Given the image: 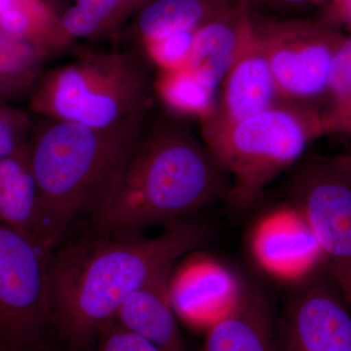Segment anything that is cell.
Instances as JSON below:
<instances>
[{
    "mask_svg": "<svg viewBox=\"0 0 351 351\" xmlns=\"http://www.w3.org/2000/svg\"><path fill=\"white\" fill-rule=\"evenodd\" d=\"M209 226L182 219L157 237L101 233L58 245L48 258L52 329L69 351H88L124 300L209 241Z\"/></svg>",
    "mask_w": 351,
    "mask_h": 351,
    "instance_id": "obj_1",
    "label": "cell"
},
{
    "mask_svg": "<svg viewBox=\"0 0 351 351\" xmlns=\"http://www.w3.org/2000/svg\"><path fill=\"white\" fill-rule=\"evenodd\" d=\"M230 186L201 137L163 122L147 128L90 217L97 232H141L228 201Z\"/></svg>",
    "mask_w": 351,
    "mask_h": 351,
    "instance_id": "obj_2",
    "label": "cell"
},
{
    "mask_svg": "<svg viewBox=\"0 0 351 351\" xmlns=\"http://www.w3.org/2000/svg\"><path fill=\"white\" fill-rule=\"evenodd\" d=\"M41 119L27 154L40 198L43 250L50 255L75 219L103 199L147 130V117L105 128Z\"/></svg>",
    "mask_w": 351,
    "mask_h": 351,
    "instance_id": "obj_3",
    "label": "cell"
},
{
    "mask_svg": "<svg viewBox=\"0 0 351 351\" xmlns=\"http://www.w3.org/2000/svg\"><path fill=\"white\" fill-rule=\"evenodd\" d=\"M200 137L230 180L226 202L239 210L258 202L265 188L325 135L323 112L282 101L239 121L208 119Z\"/></svg>",
    "mask_w": 351,
    "mask_h": 351,
    "instance_id": "obj_4",
    "label": "cell"
},
{
    "mask_svg": "<svg viewBox=\"0 0 351 351\" xmlns=\"http://www.w3.org/2000/svg\"><path fill=\"white\" fill-rule=\"evenodd\" d=\"M152 82L130 51L78 50L69 63L44 71L29 108L45 119L105 128L147 117Z\"/></svg>",
    "mask_w": 351,
    "mask_h": 351,
    "instance_id": "obj_5",
    "label": "cell"
},
{
    "mask_svg": "<svg viewBox=\"0 0 351 351\" xmlns=\"http://www.w3.org/2000/svg\"><path fill=\"white\" fill-rule=\"evenodd\" d=\"M289 203L304 215L324 265L351 309V175L343 156L306 154L292 169Z\"/></svg>",
    "mask_w": 351,
    "mask_h": 351,
    "instance_id": "obj_6",
    "label": "cell"
},
{
    "mask_svg": "<svg viewBox=\"0 0 351 351\" xmlns=\"http://www.w3.org/2000/svg\"><path fill=\"white\" fill-rule=\"evenodd\" d=\"M48 258L0 223V351H43L52 330Z\"/></svg>",
    "mask_w": 351,
    "mask_h": 351,
    "instance_id": "obj_7",
    "label": "cell"
},
{
    "mask_svg": "<svg viewBox=\"0 0 351 351\" xmlns=\"http://www.w3.org/2000/svg\"><path fill=\"white\" fill-rule=\"evenodd\" d=\"M254 29L284 101L307 107L326 97L330 66L343 36L336 27L288 18L254 19Z\"/></svg>",
    "mask_w": 351,
    "mask_h": 351,
    "instance_id": "obj_8",
    "label": "cell"
},
{
    "mask_svg": "<svg viewBox=\"0 0 351 351\" xmlns=\"http://www.w3.org/2000/svg\"><path fill=\"white\" fill-rule=\"evenodd\" d=\"M297 286L283 319L291 348L351 351V309L325 265Z\"/></svg>",
    "mask_w": 351,
    "mask_h": 351,
    "instance_id": "obj_9",
    "label": "cell"
},
{
    "mask_svg": "<svg viewBox=\"0 0 351 351\" xmlns=\"http://www.w3.org/2000/svg\"><path fill=\"white\" fill-rule=\"evenodd\" d=\"M249 244L258 267L280 282L298 285L324 265L311 226L289 202L258 219Z\"/></svg>",
    "mask_w": 351,
    "mask_h": 351,
    "instance_id": "obj_10",
    "label": "cell"
},
{
    "mask_svg": "<svg viewBox=\"0 0 351 351\" xmlns=\"http://www.w3.org/2000/svg\"><path fill=\"white\" fill-rule=\"evenodd\" d=\"M189 258L171 274V302L178 318L207 331L232 311L245 286L216 258L198 251Z\"/></svg>",
    "mask_w": 351,
    "mask_h": 351,
    "instance_id": "obj_11",
    "label": "cell"
},
{
    "mask_svg": "<svg viewBox=\"0 0 351 351\" xmlns=\"http://www.w3.org/2000/svg\"><path fill=\"white\" fill-rule=\"evenodd\" d=\"M282 101H285L253 24L239 56L219 85L216 110L209 119L239 121Z\"/></svg>",
    "mask_w": 351,
    "mask_h": 351,
    "instance_id": "obj_12",
    "label": "cell"
},
{
    "mask_svg": "<svg viewBox=\"0 0 351 351\" xmlns=\"http://www.w3.org/2000/svg\"><path fill=\"white\" fill-rule=\"evenodd\" d=\"M254 18L246 0H239L195 32L186 69L212 89L232 68L253 29Z\"/></svg>",
    "mask_w": 351,
    "mask_h": 351,
    "instance_id": "obj_13",
    "label": "cell"
},
{
    "mask_svg": "<svg viewBox=\"0 0 351 351\" xmlns=\"http://www.w3.org/2000/svg\"><path fill=\"white\" fill-rule=\"evenodd\" d=\"M173 269L162 272L134 291L120 304L112 321L163 350L186 351L170 299Z\"/></svg>",
    "mask_w": 351,
    "mask_h": 351,
    "instance_id": "obj_14",
    "label": "cell"
},
{
    "mask_svg": "<svg viewBox=\"0 0 351 351\" xmlns=\"http://www.w3.org/2000/svg\"><path fill=\"white\" fill-rule=\"evenodd\" d=\"M198 351H279L269 302L257 290L244 287L232 311L207 329Z\"/></svg>",
    "mask_w": 351,
    "mask_h": 351,
    "instance_id": "obj_15",
    "label": "cell"
},
{
    "mask_svg": "<svg viewBox=\"0 0 351 351\" xmlns=\"http://www.w3.org/2000/svg\"><path fill=\"white\" fill-rule=\"evenodd\" d=\"M27 149L0 159V223L44 252L40 198Z\"/></svg>",
    "mask_w": 351,
    "mask_h": 351,
    "instance_id": "obj_16",
    "label": "cell"
},
{
    "mask_svg": "<svg viewBox=\"0 0 351 351\" xmlns=\"http://www.w3.org/2000/svg\"><path fill=\"white\" fill-rule=\"evenodd\" d=\"M239 0H149L127 23L125 31L138 44L195 32Z\"/></svg>",
    "mask_w": 351,
    "mask_h": 351,
    "instance_id": "obj_17",
    "label": "cell"
},
{
    "mask_svg": "<svg viewBox=\"0 0 351 351\" xmlns=\"http://www.w3.org/2000/svg\"><path fill=\"white\" fill-rule=\"evenodd\" d=\"M0 29L53 55L69 49L75 41L64 32L61 15L48 0H13L0 14Z\"/></svg>",
    "mask_w": 351,
    "mask_h": 351,
    "instance_id": "obj_18",
    "label": "cell"
},
{
    "mask_svg": "<svg viewBox=\"0 0 351 351\" xmlns=\"http://www.w3.org/2000/svg\"><path fill=\"white\" fill-rule=\"evenodd\" d=\"M149 0H75L62 25L73 41L99 39L117 34Z\"/></svg>",
    "mask_w": 351,
    "mask_h": 351,
    "instance_id": "obj_19",
    "label": "cell"
},
{
    "mask_svg": "<svg viewBox=\"0 0 351 351\" xmlns=\"http://www.w3.org/2000/svg\"><path fill=\"white\" fill-rule=\"evenodd\" d=\"M152 90L173 114L203 122L213 117L218 90L201 83L188 69L157 71Z\"/></svg>",
    "mask_w": 351,
    "mask_h": 351,
    "instance_id": "obj_20",
    "label": "cell"
},
{
    "mask_svg": "<svg viewBox=\"0 0 351 351\" xmlns=\"http://www.w3.org/2000/svg\"><path fill=\"white\" fill-rule=\"evenodd\" d=\"M49 56L0 29V104L31 94Z\"/></svg>",
    "mask_w": 351,
    "mask_h": 351,
    "instance_id": "obj_21",
    "label": "cell"
},
{
    "mask_svg": "<svg viewBox=\"0 0 351 351\" xmlns=\"http://www.w3.org/2000/svg\"><path fill=\"white\" fill-rule=\"evenodd\" d=\"M195 32H181L141 45L157 71H178L188 66Z\"/></svg>",
    "mask_w": 351,
    "mask_h": 351,
    "instance_id": "obj_22",
    "label": "cell"
},
{
    "mask_svg": "<svg viewBox=\"0 0 351 351\" xmlns=\"http://www.w3.org/2000/svg\"><path fill=\"white\" fill-rule=\"evenodd\" d=\"M351 97V36H346L339 41L338 48L332 57L328 77L326 97L327 110L332 112L343 106Z\"/></svg>",
    "mask_w": 351,
    "mask_h": 351,
    "instance_id": "obj_23",
    "label": "cell"
},
{
    "mask_svg": "<svg viewBox=\"0 0 351 351\" xmlns=\"http://www.w3.org/2000/svg\"><path fill=\"white\" fill-rule=\"evenodd\" d=\"M31 124L27 113L0 104V159L29 149Z\"/></svg>",
    "mask_w": 351,
    "mask_h": 351,
    "instance_id": "obj_24",
    "label": "cell"
},
{
    "mask_svg": "<svg viewBox=\"0 0 351 351\" xmlns=\"http://www.w3.org/2000/svg\"><path fill=\"white\" fill-rule=\"evenodd\" d=\"M88 351H165L138 336L112 322L101 330L94 345Z\"/></svg>",
    "mask_w": 351,
    "mask_h": 351,
    "instance_id": "obj_25",
    "label": "cell"
},
{
    "mask_svg": "<svg viewBox=\"0 0 351 351\" xmlns=\"http://www.w3.org/2000/svg\"><path fill=\"white\" fill-rule=\"evenodd\" d=\"M249 8H261L271 12L295 14L306 10L309 7L324 4L325 0H246Z\"/></svg>",
    "mask_w": 351,
    "mask_h": 351,
    "instance_id": "obj_26",
    "label": "cell"
},
{
    "mask_svg": "<svg viewBox=\"0 0 351 351\" xmlns=\"http://www.w3.org/2000/svg\"><path fill=\"white\" fill-rule=\"evenodd\" d=\"M325 135H351V97L337 110L323 112Z\"/></svg>",
    "mask_w": 351,
    "mask_h": 351,
    "instance_id": "obj_27",
    "label": "cell"
},
{
    "mask_svg": "<svg viewBox=\"0 0 351 351\" xmlns=\"http://www.w3.org/2000/svg\"><path fill=\"white\" fill-rule=\"evenodd\" d=\"M325 22L334 27L339 24L346 25L351 32V5L336 9V10L326 11Z\"/></svg>",
    "mask_w": 351,
    "mask_h": 351,
    "instance_id": "obj_28",
    "label": "cell"
},
{
    "mask_svg": "<svg viewBox=\"0 0 351 351\" xmlns=\"http://www.w3.org/2000/svg\"><path fill=\"white\" fill-rule=\"evenodd\" d=\"M324 4H326V11L336 10L351 5V0H325Z\"/></svg>",
    "mask_w": 351,
    "mask_h": 351,
    "instance_id": "obj_29",
    "label": "cell"
},
{
    "mask_svg": "<svg viewBox=\"0 0 351 351\" xmlns=\"http://www.w3.org/2000/svg\"><path fill=\"white\" fill-rule=\"evenodd\" d=\"M12 2L13 0H0V14L4 12Z\"/></svg>",
    "mask_w": 351,
    "mask_h": 351,
    "instance_id": "obj_30",
    "label": "cell"
},
{
    "mask_svg": "<svg viewBox=\"0 0 351 351\" xmlns=\"http://www.w3.org/2000/svg\"><path fill=\"white\" fill-rule=\"evenodd\" d=\"M343 160H345L346 166H348V170H350L351 175V154H345V156H343Z\"/></svg>",
    "mask_w": 351,
    "mask_h": 351,
    "instance_id": "obj_31",
    "label": "cell"
}]
</instances>
